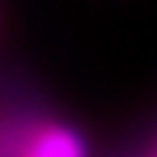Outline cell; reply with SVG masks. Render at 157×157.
I'll use <instances>...</instances> for the list:
<instances>
[{
	"instance_id": "1",
	"label": "cell",
	"mask_w": 157,
	"mask_h": 157,
	"mask_svg": "<svg viewBox=\"0 0 157 157\" xmlns=\"http://www.w3.org/2000/svg\"><path fill=\"white\" fill-rule=\"evenodd\" d=\"M26 157H84V146L67 128H47L32 140Z\"/></svg>"
},
{
	"instance_id": "2",
	"label": "cell",
	"mask_w": 157,
	"mask_h": 157,
	"mask_svg": "<svg viewBox=\"0 0 157 157\" xmlns=\"http://www.w3.org/2000/svg\"><path fill=\"white\" fill-rule=\"evenodd\" d=\"M154 157H157V154H154Z\"/></svg>"
}]
</instances>
